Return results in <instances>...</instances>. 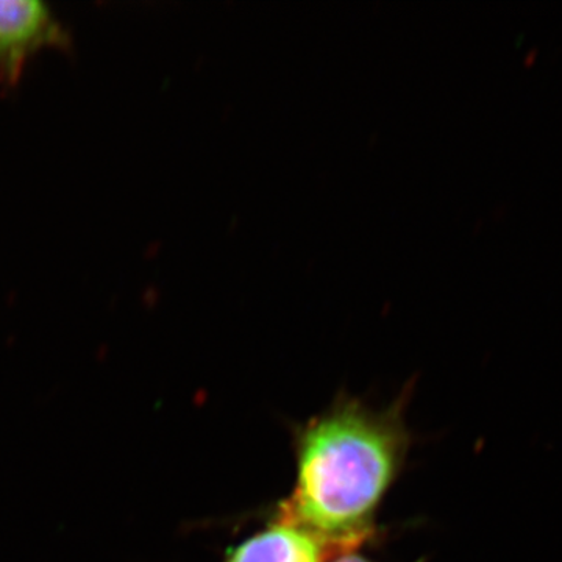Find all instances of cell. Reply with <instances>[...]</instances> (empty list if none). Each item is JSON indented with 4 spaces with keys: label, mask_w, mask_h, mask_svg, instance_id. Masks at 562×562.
I'll return each mask as SVG.
<instances>
[{
    "label": "cell",
    "mask_w": 562,
    "mask_h": 562,
    "mask_svg": "<svg viewBox=\"0 0 562 562\" xmlns=\"http://www.w3.org/2000/svg\"><path fill=\"white\" fill-rule=\"evenodd\" d=\"M70 46L69 32L47 3L0 0V87H16L38 52Z\"/></svg>",
    "instance_id": "obj_2"
},
{
    "label": "cell",
    "mask_w": 562,
    "mask_h": 562,
    "mask_svg": "<svg viewBox=\"0 0 562 562\" xmlns=\"http://www.w3.org/2000/svg\"><path fill=\"white\" fill-rule=\"evenodd\" d=\"M328 562H372L369 561L368 558L361 557V554L349 552L338 554V557H333Z\"/></svg>",
    "instance_id": "obj_4"
},
{
    "label": "cell",
    "mask_w": 562,
    "mask_h": 562,
    "mask_svg": "<svg viewBox=\"0 0 562 562\" xmlns=\"http://www.w3.org/2000/svg\"><path fill=\"white\" fill-rule=\"evenodd\" d=\"M409 435L401 405L375 412L344 398L295 436V483L273 522L308 532L330 554L372 538L375 514L405 462Z\"/></svg>",
    "instance_id": "obj_1"
},
{
    "label": "cell",
    "mask_w": 562,
    "mask_h": 562,
    "mask_svg": "<svg viewBox=\"0 0 562 562\" xmlns=\"http://www.w3.org/2000/svg\"><path fill=\"white\" fill-rule=\"evenodd\" d=\"M330 554L308 532L290 525L271 524L265 531L233 547L224 562H325Z\"/></svg>",
    "instance_id": "obj_3"
}]
</instances>
